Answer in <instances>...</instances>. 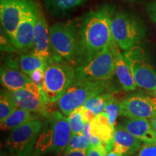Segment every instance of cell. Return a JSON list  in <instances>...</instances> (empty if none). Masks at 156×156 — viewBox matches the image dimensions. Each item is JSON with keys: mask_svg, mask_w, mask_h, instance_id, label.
<instances>
[{"mask_svg": "<svg viewBox=\"0 0 156 156\" xmlns=\"http://www.w3.org/2000/svg\"><path fill=\"white\" fill-rule=\"evenodd\" d=\"M114 9L104 5L85 15L79 26L76 67L101 54L114 41L111 23Z\"/></svg>", "mask_w": 156, "mask_h": 156, "instance_id": "obj_1", "label": "cell"}, {"mask_svg": "<svg viewBox=\"0 0 156 156\" xmlns=\"http://www.w3.org/2000/svg\"><path fill=\"white\" fill-rule=\"evenodd\" d=\"M73 136L67 117L56 113L48 125L39 134L33 156L48 153H60L65 151Z\"/></svg>", "mask_w": 156, "mask_h": 156, "instance_id": "obj_2", "label": "cell"}, {"mask_svg": "<svg viewBox=\"0 0 156 156\" xmlns=\"http://www.w3.org/2000/svg\"><path fill=\"white\" fill-rule=\"evenodd\" d=\"M110 87L108 80H86L75 77L58 101V108L62 114L67 117L91 98L109 92Z\"/></svg>", "mask_w": 156, "mask_h": 156, "instance_id": "obj_3", "label": "cell"}, {"mask_svg": "<svg viewBox=\"0 0 156 156\" xmlns=\"http://www.w3.org/2000/svg\"><path fill=\"white\" fill-rule=\"evenodd\" d=\"M111 30L114 41L125 51L139 44L146 34V28L141 20L124 11L113 15Z\"/></svg>", "mask_w": 156, "mask_h": 156, "instance_id": "obj_4", "label": "cell"}, {"mask_svg": "<svg viewBox=\"0 0 156 156\" xmlns=\"http://www.w3.org/2000/svg\"><path fill=\"white\" fill-rule=\"evenodd\" d=\"M51 51L58 60L75 64L79 26L73 21L57 23L49 28Z\"/></svg>", "mask_w": 156, "mask_h": 156, "instance_id": "obj_5", "label": "cell"}, {"mask_svg": "<svg viewBox=\"0 0 156 156\" xmlns=\"http://www.w3.org/2000/svg\"><path fill=\"white\" fill-rule=\"evenodd\" d=\"M75 68L70 64L53 62L45 69L41 89L48 103L58 102L75 79Z\"/></svg>", "mask_w": 156, "mask_h": 156, "instance_id": "obj_6", "label": "cell"}, {"mask_svg": "<svg viewBox=\"0 0 156 156\" xmlns=\"http://www.w3.org/2000/svg\"><path fill=\"white\" fill-rule=\"evenodd\" d=\"M114 43L94 58L77 66L76 78L93 81L109 80L115 74Z\"/></svg>", "mask_w": 156, "mask_h": 156, "instance_id": "obj_7", "label": "cell"}, {"mask_svg": "<svg viewBox=\"0 0 156 156\" xmlns=\"http://www.w3.org/2000/svg\"><path fill=\"white\" fill-rule=\"evenodd\" d=\"M42 126L41 121L34 119L11 130L7 141L11 153L15 156H33Z\"/></svg>", "mask_w": 156, "mask_h": 156, "instance_id": "obj_8", "label": "cell"}, {"mask_svg": "<svg viewBox=\"0 0 156 156\" xmlns=\"http://www.w3.org/2000/svg\"><path fill=\"white\" fill-rule=\"evenodd\" d=\"M138 87L146 90H156V71L148 61L145 51L136 45L124 54Z\"/></svg>", "mask_w": 156, "mask_h": 156, "instance_id": "obj_9", "label": "cell"}, {"mask_svg": "<svg viewBox=\"0 0 156 156\" xmlns=\"http://www.w3.org/2000/svg\"><path fill=\"white\" fill-rule=\"evenodd\" d=\"M36 5L33 0H0L1 25L11 41L23 17Z\"/></svg>", "mask_w": 156, "mask_h": 156, "instance_id": "obj_10", "label": "cell"}, {"mask_svg": "<svg viewBox=\"0 0 156 156\" xmlns=\"http://www.w3.org/2000/svg\"><path fill=\"white\" fill-rule=\"evenodd\" d=\"M9 93L19 108L44 115L47 113L48 102L45 99L41 87L38 84L31 81L20 90Z\"/></svg>", "mask_w": 156, "mask_h": 156, "instance_id": "obj_11", "label": "cell"}, {"mask_svg": "<svg viewBox=\"0 0 156 156\" xmlns=\"http://www.w3.org/2000/svg\"><path fill=\"white\" fill-rule=\"evenodd\" d=\"M120 115L130 119H151L156 113V98L136 93L120 102Z\"/></svg>", "mask_w": 156, "mask_h": 156, "instance_id": "obj_12", "label": "cell"}, {"mask_svg": "<svg viewBox=\"0 0 156 156\" xmlns=\"http://www.w3.org/2000/svg\"><path fill=\"white\" fill-rule=\"evenodd\" d=\"M39 6L36 4L23 17L15 30L12 43L17 50L26 51L34 48L35 23Z\"/></svg>", "mask_w": 156, "mask_h": 156, "instance_id": "obj_13", "label": "cell"}, {"mask_svg": "<svg viewBox=\"0 0 156 156\" xmlns=\"http://www.w3.org/2000/svg\"><path fill=\"white\" fill-rule=\"evenodd\" d=\"M51 47L49 28L44 12L39 7L35 23L33 53L48 61L51 58Z\"/></svg>", "mask_w": 156, "mask_h": 156, "instance_id": "obj_14", "label": "cell"}, {"mask_svg": "<svg viewBox=\"0 0 156 156\" xmlns=\"http://www.w3.org/2000/svg\"><path fill=\"white\" fill-rule=\"evenodd\" d=\"M114 54L115 59V74L118 78L123 89L130 91L136 89L137 85L134 80L129 66L122 54L119 50V46L115 42L114 44Z\"/></svg>", "mask_w": 156, "mask_h": 156, "instance_id": "obj_15", "label": "cell"}, {"mask_svg": "<svg viewBox=\"0 0 156 156\" xmlns=\"http://www.w3.org/2000/svg\"><path fill=\"white\" fill-rule=\"evenodd\" d=\"M0 79L2 85L10 92L20 90L32 81L30 77L21 70L9 66L2 67Z\"/></svg>", "mask_w": 156, "mask_h": 156, "instance_id": "obj_16", "label": "cell"}, {"mask_svg": "<svg viewBox=\"0 0 156 156\" xmlns=\"http://www.w3.org/2000/svg\"><path fill=\"white\" fill-rule=\"evenodd\" d=\"M122 126L145 143L156 142V136L147 119L128 118L124 121Z\"/></svg>", "mask_w": 156, "mask_h": 156, "instance_id": "obj_17", "label": "cell"}, {"mask_svg": "<svg viewBox=\"0 0 156 156\" xmlns=\"http://www.w3.org/2000/svg\"><path fill=\"white\" fill-rule=\"evenodd\" d=\"M90 124V133L96 136L105 143L113 142L114 126L109 122L108 116L104 112L95 116Z\"/></svg>", "mask_w": 156, "mask_h": 156, "instance_id": "obj_18", "label": "cell"}, {"mask_svg": "<svg viewBox=\"0 0 156 156\" xmlns=\"http://www.w3.org/2000/svg\"><path fill=\"white\" fill-rule=\"evenodd\" d=\"M113 140L123 148L124 155L136 153L142 147V140L132 135L122 125L115 129Z\"/></svg>", "mask_w": 156, "mask_h": 156, "instance_id": "obj_19", "label": "cell"}, {"mask_svg": "<svg viewBox=\"0 0 156 156\" xmlns=\"http://www.w3.org/2000/svg\"><path fill=\"white\" fill-rule=\"evenodd\" d=\"M87 0H44L48 12L54 16L67 14L68 12L83 5Z\"/></svg>", "mask_w": 156, "mask_h": 156, "instance_id": "obj_20", "label": "cell"}, {"mask_svg": "<svg viewBox=\"0 0 156 156\" xmlns=\"http://www.w3.org/2000/svg\"><path fill=\"white\" fill-rule=\"evenodd\" d=\"M30 112L28 110L17 107L14 112L1 122V129L4 131L12 130L28 121L36 119Z\"/></svg>", "mask_w": 156, "mask_h": 156, "instance_id": "obj_21", "label": "cell"}, {"mask_svg": "<svg viewBox=\"0 0 156 156\" xmlns=\"http://www.w3.org/2000/svg\"><path fill=\"white\" fill-rule=\"evenodd\" d=\"M47 63V60L40 58L34 53L23 54L19 61L20 70L28 76L38 69H46L48 66Z\"/></svg>", "mask_w": 156, "mask_h": 156, "instance_id": "obj_22", "label": "cell"}, {"mask_svg": "<svg viewBox=\"0 0 156 156\" xmlns=\"http://www.w3.org/2000/svg\"><path fill=\"white\" fill-rule=\"evenodd\" d=\"M112 98L113 95L112 93H104L90 98L83 106L87 109L93 112L95 115H98L104 111L106 104Z\"/></svg>", "mask_w": 156, "mask_h": 156, "instance_id": "obj_23", "label": "cell"}, {"mask_svg": "<svg viewBox=\"0 0 156 156\" xmlns=\"http://www.w3.org/2000/svg\"><path fill=\"white\" fill-rule=\"evenodd\" d=\"M85 106H82L67 116L73 134H82L87 124L84 116Z\"/></svg>", "mask_w": 156, "mask_h": 156, "instance_id": "obj_24", "label": "cell"}, {"mask_svg": "<svg viewBox=\"0 0 156 156\" xmlns=\"http://www.w3.org/2000/svg\"><path fill=\"white\" fill-rule=\"evenodd\" d=\"M17 104L8 90L7 92H2L0 96V121L3 122L15 109Z\"/></svg>", "mask_w": 156, "mask_h": 156, "instance_id": "obj_25", "label": "cell"}, {"mask_svg": "<svg viewBox=\"0 0 156 156\" xmlns=\"http://www.w3.org/2000/svg\"><path fill=\"white\" fill-rule=\"evenodd\" d=\"M90 146V142L89 137H87L83 133L73 134L67 147L64 151V154L73 150L87 151Z\"/></svg>", "mask_w": 156, "mask_h": 156, "instance_id": "obj_26", "label": "cell"}, {"mask_svg": "<svg viewBox=\"0 0 156 156\" xmlns=\"http://www.w3.org/2000/svg\"><path fill=\"white\" fill-rule=\"evenodd\" d=\"M103 112H104L106 114V116H108L109 119V122L114 126L116 117L119 115H120L121 113L120 102H119L118 101H116L113 97L106 104V106L104 108V111Z\"/></svg>", "mask_w": 156, "mask_h": 156, "instance_id": "obj_27", "label": "cell"}, {"mask_svg": "<svg viewBox=\"0 0 156 156\" xmlns=\"http://www.w3.org/2000/svg\"><path fill=\"white\" fill-rule=\"evenodd\" d=\"M1 50L7 52H12L16 50L10 38L6 34L2 27H1Z\"/></svg>", "mask_w": 156, "mask_h": 156, "instance_id": "obj_28", "label": "cell"}, {"mask_svg": "<svg viewBox=\"0 0 156 156\" xmlns=\"http://www.w3.org/2000/svg\"><path fill=\"white\" fill-rule=\"evenodd\" d=\"M137 156H156V142L145 143L142 145Z\"/></svg>", "mask_w": 156, "mask_h": 156, "instance_id": "obj_29", "label": "cell"}, {"mask_svg": "<svg viewBox=\"0 0 156 156\" xmlns=\"http://www.w3.org/2000/svg\"><path fill=\"white\" fill-rule=\"evenodd\" d=\"M145 9L149 18L155 25L156 28V0L148 2L145 5Z\"/></svg>", "mask_w": 156, "mask_h": 156, "instance_id": "obj_30", "label": "cell"}, {"mask_svg": "<svg viewBox=\"0 0 156 156\" xmlns=\"http://www.w3.org/2000/svg\"><path fill=\"white\" fill-rule=\"evenodd\" d=\"M87 156H107V151L104 146L95 147L90 145L87 151Z\"/></svg>", "mask_w": 156, "mask_h": 156, "instance_id": "obj_31", "label": "cell"}, {"mask_svg": "<svg viewBox=\"0 0 156 156\" xmlns=\"http://www.w3.org/2000/svg\"><path fill=\"white\" fill-rule=\"evenodd\" d=\"M44 74H45V69H38L35 71L31 75L29 76L30 77L31 80L34 83L38 84L39 86L41 87L43 80L44 78Z\"/></svg>", "mask_w": 156, "mask_h": 156, "instance_id": "obj_32", "label": "cell"}, {"mask_svg": "<svg viewBox=\"0 0 156 156\" xmlns=\"http://www.w3.org/2000/svg\"><path fill=\"white\" fill-rule=\"evenodd\" d=\"M64 156H87V151H78V150H73L67 152V153L64 154Z\"/></svg>", "mask_w": 156, "mask_h": 156, "instance_id": "obj_33", "label": "cell"}, {"mask_svg": "<svg viewBox=\"0 0 156 156\" xmlns=\"http://www.w3.org/2000/svg\"><path fill=\"white\" fill-rule=\"evenodd\" d=\"M151 125L153 129L154 133H155L156 136V113L154 114V116L151 119Z\"/></svg>", "mask_w": 156, "mask_h": 156, "instance_id": "obj_34", "label": "cell"}, {"mask_svg": "<svg viewBox=\"0 0 156 156\" xmlns=\"http://www.w3.org/2000/svg\"><path fill=\"white\" fill-rule=\"evenodd\" d=\"M107 156H122V155H119V153H116V152L114 151H112L108 152V153H107Z\"/></svg>", "mask_w": 156, "mask_h": 156, "instance_id": "obj_35", "label": "cell"}, {"mask_svg": "<svg viewBox=\"0 0 156 156\" xmlns=\"http://www.w3.org/2000/svg\"><path fill=\"white\" fill-rule=\"evenodd\" d=\"M153 95L154 96H155V98H156V90H154V91H153Z\"/></svg>", "mask_w": 156, "mask_h": 156, "instance_id": "obj_36", "label": "cell"}, {"mask_svg": "<svg viewBox=\"0 0 156 156\" xmlns=\"http://www.w3.org/2000/svg\"><path fill=\"white\" fill-rule=\"evenodd\" d=\"M124 1H129V2H132V1H135V0H124Z\"/></svg>", "mask_w": 156, "mask_h": 156, "instance_id": "obj_37", "label": "cell"}]
</instances>
